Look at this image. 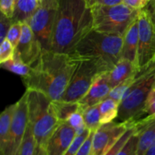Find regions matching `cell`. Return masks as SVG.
<instances>
[{"instance_id": "cell-31", "label": "cell", "mask_w": 155, "mask_h": 155, "mask_svg": "<svg viewBox=\"0 0 155 155\" xmlns=\"http://www.w3.org/2000/svg\"><path fill=\"white\" fill-rule=\"evenodd\" d=\"M12 19L6 17L5 15L1 13L0 16V43L3 42L5 39H7L8 33L12 27Z\"/></svg>"}, {"instance_id": "cell-28", "label": "cell", "mask_w": 155, "mask_h": 155, "mask_svg": "<svg viewBox=\"0 0 155 155\" xmlns=\"http://www.w3.org/2000/svg\"><path fill=\"white\" fill-rule=\"evenodd\" d=\"M90 131L89 129L86 131L84 133L81 134V135H76L75 138L74 139V141H72V143L71 144L70 147H68V150L66 151V153H64V155H76L78 152V150H80V148L81 147V146L83 145V144L84 143V141H86V138H88V136L90 134Z\"/></svg>"}, {"instance_id": "cell-25", "label": "cell", "mask_w": 155, "mask_h": 155, "mask_svg": "<svg viewBox=\"0 0 155 155\" xmlns=\"http://www.w3.org/2000/svg\"><path fill=\"white\" fill-rule=\"evenodd\" d=\"M136 127L135 126V123L133 122L129 126L127 130L121 135V137L117 140V141L112 146L111 148L109 149L104 155H118V153L122 150L126 143L128 141L130 137L136 132Z\"/></svg>"}, {"instance_id": "cell-26", "label": "cell", "mask_w": 155, "mask_h": 155, "mask_svg": "<svg viewBox=\"0 0 155 155\" xmlns=\"http://www.w3.org/2000/svg\"><path fill=\"white\" fill-rule=\"evenodd\" d=\"M137 75L130 78H128L127 80L124 81L122 83L118 84L117 86H116L115 88H112L111 91L109 93L108 97H110V98L117 100V101H118L120 103V102L122 101L123 99L124 98V97H125L126 94H127V92L128 91V90L130 89V87H131L132 85H133V84L134 83L135 80H136V76Z\"/></svg>"}, {"instance_id": "cell-4", "label": "cell", "mask_w": 155, "mask_h": 155, "mask_svg": "<svg viewBox=\"0 0 155 155\" xmlns=\"http://www.w3.org/2000/svg\"><path fill=\"white\" fill-rule=\"evenodd\" d=\"M28 123L33 130L37 145L46 148L48 140L57 129L59 122L52 100L45 94L33 90H27Z\"/></svg>"}, {"instance_id": "cell-7", "label": "cell", "mask_w": 155, "mask_h": 155, "mask_svg": "<svg viewBox=\"0 0 155 155\" xmlns=\"http://www.w3.org/2000/svg\"><path fill=\"white\" fill-rule=\"evenodd\" d=\"M107 71H110L109 68L98 59H82L61 100L79 102L87 94L96 79Z\"/></svg>"}, {"instance_id": "cell-15", "label": "cell", "mask_w": 155, "mask_h": 155, "mask_svg": "<svg viewBox=\"0 0 155 155\" xmlns=\"http://www.w3.org/2000/svg\"><path fill=\"white\" fill-rule=\"evenodd\" d=\"M134 123L139 135L136 155H145L147 150L155 143V118L145 116Z\"/></svg>"}, {"instance_id": "cell-3", "label": "cell", "mask_w": 155, "mask_h": 155, "mask_svg": "<svg viewBox=\"0 0 155 155\" xmlns=\"http://www.w3.org/2000/svg\"><path fill=\"white\" fill-rule=\"evenodd\" d=\"M124 36L92 30L76 46L74 53L80 59H95L109 70L122 58Z\"/></svg>"}, {"instance_id": "cell-27", "label": "cell", "mask_w": 155, "mask_h": 155, "mask_svg": "<svg viewBox=\"0 0 155 155\" xmlns=\"http://www.w3.org/2000/svg\"><path fill=\"white\" fill-rule=\"evenodd\" d=\"M15 49L8 39L5 40L0 45V63L10 61L15 58Z\"/></svg>"}, {"instance_id": "cell-6", "label": "cell", "mask_w": 155, "mask_h": 155, "mask_svg": "<svg viewBox=\"0 0 155 155\" xmlns=\"http://www.w3.org/2000/svg\"><path fill=\"white\" fill-rule=\"evenodd\" d=\"M91 9L93 30L121 36H124L141 11L132 9L124 3L112 6L94 5Z\"/></svg>"}, {"instance_id": "cell-23", "label": "cell", "mask_w": 155, "mask_h": 155, "mask_svg": "<svg viewBox=\"0 0 155 155\" xmlns=\"http://www.w3.org/2000/svg\"><path fill=\"white\" fill-rule=\"evenodd\" d=\"M1 67L4 69L21 76L22 78L28 76L32 70V66L24 63L16 53L13 59L1 64Z\"/></svg>"}, {"instance_id": "cell-18", "label": "cell", "mask_w": 155, "mask_h": 155, "mask_svg": "<svg viewBox=\"0 0 155 155\" xmlns=\"http://www.w3.org/2000/svg\"><path fill=\"white\" fill-rule=\"evenodd\" d=\"M16 103L7 106L0 115V155H9L11 126Z\"/></svg>"}, {"instance_id": "cell-5", "label": "cell", "mask_w": 155, "mask_h": 155, "mask_svg": "<svg viewBox=\"0 0 155 155\" xmlns=\"http://www.w3.org/2000/svg\"><path fill=\"white\" fill-rule=\"evenodd\" d=\"M155 88V62L138 74L134 83L120 103V122H134L144 115L147 100Z\"/></svg>"}, {"instance_id": "cell-33", "label": "cell", "mask_w": 155, "mask_h": 155, "mask_svg": "<svg viewBox=\"0 0 155 155\" xmlns=\"http://www.w3.org/2000/svg\"><path fill=\"white\" fill-rule=\"evenodd\" d=\"M144 115L155 118V88L151 91L147 100Z\"/></svg>"}, {"instance_id": "cell-39", "label": "cell", "mask_w": 155, "mask_h": 155, "mask_svg": "<svg viewBox=\"0 0 155 155\" xmlns=\"http://www.w3.org/2000/svg\"><path fill=\"white\" fill-rule=\"evenodd\" d=\"M34 155H48L46 148L45 147H42V146L37 145Z\"/></svg>"}, {"instance_id": "cell-38", "label": "cell", "mask_w": 155, "mask_h": 155, "mask_svg": "<svg viewBox=\"0 0 155 155\" xmlns=\"http://www.w3.org/2000/svg\"><path fill=\"white\" fill-rule=\"evenodd\" d=\"M123 3V0H95V5L104 6L116 5Z\"/></svg>"}, {"instance_id": "cell-36", "label": "cell", "mask_w": 155, "mask_h": 155, "mask_svg": "<svg viewBox=\"0 0 155 155\" xmlns=\"http://www.w3.org/2000/svg\"><path fill=\"white\" fill-rule=\"evenodd\" d=\"M151 0H123V3L136 10H142L147 7Z\"/></svg>"}, {"instance_id": "cell-40", "label": "cell", "mask_w": 155, "mask_h": 155, "mask_svg": "<svg viewBox=\"0 0 155 155\" xmlns=\"http://www.w3.org/2000/svg\"><path fill=\"white\" fill-rule=\"evenodd\" d=\"M145 155H155V143L149 147V149L147 150Z\"/></svg>"}, {"instance_id": "cell-8", "label": "cell", "mask_w": 155, "mask_h": 155, "mask_svg": "<svg viewBox=\"0 0 155 155\" xmlns=\"http://www.w3.org/2000/svg\"><path fill=\"white\" fill-rule=\"evenodd\" d=\"M58 0H40L36 10L27 21L39 41L42 51H50Z\"/></svg>"}, {"instance_id": "cell-41", "label": "cell", "mask_w": 155, "mask_h": 155, "mask_svg": "<svg viewBox=\"0 0 155 155\" xmlns=\"http://www.w3.org/2000/svg\"><path fill=\"white\" fill-rule=\"evenodd\" d=\"M85 1L89 7H92L94 5H95V0H85Z\"/></svg>"}, {"instance_id": "cell-13", "label": "cell", "mask_w": 155, "mask_h": 155, "mask_svg": "<svg viewBox=\"0 0 155 155\" xmlns=\"http://www.w3.org/2000/svg\"><path fill=\"white\" fill-rule=\"evenodd\" d=\"M77 133L68 122H61L48 140L46 145L48 155H64Z\"/></svg>"}, {"instance_id": "cell-16", "label": "cell", "mask_w": 155, "mask_h": 155, "mask_svg": "<svg viewBox=\"0 0 155 155\" xmlns=\"http://www.w3.org/2000/svg\"><path fill=\"white\" fill-rule=\"evenodd\" d=\"M139 15L124 35L122 58L130 60L136 65L139 47Z\"/></svg>"}, {"instance_id": "cell-30", "label": "cell", "mask_w": 155, "mask_h": 155, "mask_svg": "<svg viewBox=\"0 0 155 155\" xmlns=\"http://www.w3.org/2000/svg\"><path fill=\"white\" fill-rule=\"evenodd\" d=\"M138 141H139V135H138L137 131H136V132L130 137L128 141L126 143L118 155H136Z\"/></svg>"}, {"instance_id": "cell-14", "label": "cell", "mask_w": 155, "mask_h": 155, "mask_svg": "<svg viewBox=\"0 0 155 155\" xmlns=\"http://www.w3.org/2000/svg\"><path fill=\"white\" fill-rule=\"evenodd\" d=\"M107 73L108 71L101 74L94 82L87 94L78 102L82 112L89 106L99 104L108 97L111 88L109 84Z\"/></svg>"}, {"instance_id": "cell-22", "label": "cell", "mask_w": 155, "mask_h": 155, "mask_svg": "<svg viewBox=\"0 0 155 155\" xmlns=\"http://www.w3.org/2000/svg\"><path fill=\"white\" fill-rule=\"evenodd\" d=\"M83 115L85 125L90 132H95L101 126L99 104L85 109L83 111Z\"/></svg>"}, {"instance_id": "cell-21", "label": "cell", "mask_w": 155, "mask_h": 155, "mask_svg": "<svg viewBox=\"0 0 155 155\" xmlns=\"http://www.w3.org/2000/svg\"><path fill=\"white\" fill-rule=\"evenodd\" d=\"M119 106V102L108 97L99 103L101 125L111 122L117 118Z\"/></svg>"}, {"instance_id": "cell-37", "label": "cell", "mask_w": 155, "mask_h": 155, "mask_svg": "<svg viewBox=\"0 0 155 155\" xmlns=\"http://www.w3.org/2000/svg\"><path fill=\"white\" fill-rule=\"evenodd\" d=\"M145 10L148 12L153 24L155 27V0H151L149 4L145 8Z\"/></svg>"}, {"instance_id": "cell-32", "label": "cell", "mask_w": 155, "mask_h": 155, "mask_svg": "<svg viewBox=\"0 0 155 155\" xmlns=\"http://www.w3.org/2000/svg\"><path fill=\"white\" fill-rule=\"evenodd\" d=\"M17 0H0L1 13L9 18H12L16 7Z\"/></svg>"}, {"instance_id": "cell-24", "label": "cell", "mask_w": 155, "mask_h": 155, "mask_svg": "<svg viewBox=\"0 0 155 155\" xmlns=\"http://www.w3.org/2000/svg\"><path fill=\"white\" fill-rule=\"evenodd\" d=\"M36 147H37V142L33 135V130L28 123L24 139L21 143L19 155H34Z\"/></svg>"}, {"instance_id": "cell-17", "label": "cell", "mask_w": 155, "mask_h": 155, "mask_svg": "<svg viewBox=\"0 0 155 155\" xmlns=\"http://www.w3.org/2000/svg\"><path fill=\"white\" fill-rule=\"evenodd\" d=\"M139 70L133 62L121 58L113 68L108 71V82L110 88H114L124 81L139 74Z\"/></svg>"}, {"instance_id": "cell-34", "label": "cell", "mask_w": 155, "mask_h": 155, "mask_svg": "<svg viewBox=\"0 0 155 155\" xmlns=\"http://www.w3.org/2000/svg\"><path fill=\"white\" fill-rule=\"evenodd\" d=\"M94 133L95 132H91L88 138L81 146L80 150H78L76 155H91V150H92V139H93Z\"/></svg>"}, {"instance_id": "cell-19", "label": "cell", "mask_w": 155, "mask_h": 155, "mask_svg": "<svg viewBox=\"0 0 155 155\" xmlns=\"http://www.w3.org/2000/svg\"><path fill=\"white\" fill-rule=\"evenodd\" d=\"M40 0H17L12 22H27L38 8Z\"/></svg>"}, {"instance_id": "cell-9", "label": "cell", "mask_w": 155, "mask_h": 155, "mask_svg": "<svg viewBox=\"0 0 155 155\" xmlns=\"http://www.w3.org/2000/svg\"><path fill=\"white\" fill-rule=\"evenodd\" d=\"M139 33L136 67L141 72L155 62V27L145 9L139 14Z\"/></svg>"}, {"instance_id": "cell-2", "label": "cell", "mask_w": 155, "mask_h": 155, "mask_svg": "<svg viewBox=\"0 0 155 155\" xmlns=\"http://www.w3.org/2000/svg\"><path fill=\"white\" fill-rule=\"evenodd\" d=\"M50 51L72 54L79 43L93 30L92 9L85 0H58Z\"/></svg>"}, {"instance_id": "cell-35", "label": "cell", "mask_w": 155, "mask_h": 155, "mask_svg": "<svg viewBox=\"0 0 155 155\" xmlns=\"http://www.w3.org/2000/svg\"><path fill=\"white\" fill-rule=\"evenodd\" d=\"M67 122H68L70 126H72L73 128H74V129H77V128L80 127V126L85 125L83 112H82L81 110H80L78 111V112L74 113L71 117H70L69 119L68 120Z\"/></svg>"}, {"instance_id": "cell-20", "label": "cell", "mask_w": 155, "mask_h": 155, "mask_svg": "<svg viewBox=\"0 0 155 155\" xmlns=\"http://www.w3.org/2000/svg\"><path fill=\"white\" fill-rule=\"evenodd\" d=\"M52 104L56 115L61 123L67 122L73 114L81 110L78 102H69L61 100L52 101Z\"/></svg>"}, {"instance_id": "cell-11", "label": "cell", "mask_w": 155, "mask_h": 155, "mask_svg": "<svg viewBox=\"0 0 155 155\" xmlns=\"http://www.w3.org/2000/svg\"><path fill=\"white\" fill-rule=\"evenodd\" d=\"M28 126L27 92L16 102V108L12 119L9 141V155H19L21 143Z\"/></svg>"}, {"instance_id": "cell-10", "label": "cell", "mask_w": 155, "mask_h": 155, "mask_svg": "<svg viewBox=\"0 0 155 155\" xmlns=\"http://www.w3.org/2000/svg\"><path fill=\"white\" fill-rule=\"evenodd\" d=\"M132 123L111 122L101 125L94 133L91 155H104Z\"/></svg>"}, {"instance_id": "cell-12", "label": "cell", "mask_w": 155, "mask_h": 155, "mask_svg": "<svg viewBox=\"0 0 155 155\" xmlns=\"http://www.w3.org/2000/svg\"><path fill=\"white\" fill-rule=\"evenodd\" d=\"M42 53L41 44L27 22L22 23L21 40L15 53L27 65H33L37 62Z\"/></svg>"}, {"instance_id": "cell-29", "label": "cell", "mask_w": 155, "mask_h": 155, "mask_svg": "<svg viewBox=\"0 0 155 155\" xmlns=\"http://www.w3.org/2000/svg\"><path fill=\"white\" fill-rule=\"evenodd\" d=\"M21 32H22V23H13L8 33L7 39L12 44L14 48L16 50L21 40Z\"/></svg>"}, {"instance_id": "cell-1", "label": "cell", "mask_w": 155, "mask_h": 155, "mask_svg": "<svg viewBox=\"0 0 155 155\" xmlns=\"http://www.w3.org/2000/svg\"><path fill=\"white\" fill-rule=\"evenodd\" d=\"M81 59L74 54L42 51L23 81L27 90L39 91L52 101L61 100Z\"/></svg>"}]
</instances>
